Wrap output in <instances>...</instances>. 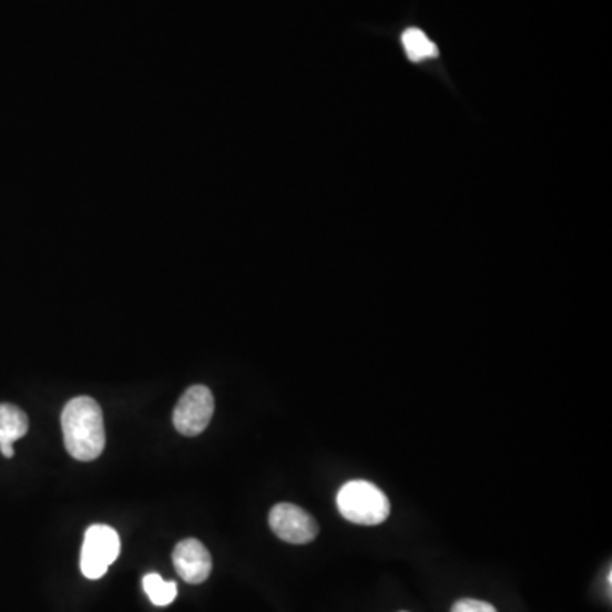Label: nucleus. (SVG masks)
Segmentation results:
<instances>
[{
    "instance_id": "f257e3e1",
    "label": "nucleus",
    "mask_w": 612,
    "mask_h": 612,
    "mask_svg": "<svg viewBox=\"0 0 612 612\" xmlns=\"http://www.w3.org/2000/svg\"><path fill=\"white\" fill-rule=\"evenodd\" d=\"M62 430L67 451L76 461H94L104 451V417L94 398L76 397L70 400L63 408Z\"/></svg>"
},
{
    "instance_id": "f03ea898",
    "label": "nucleus",
    "mask_w": 612,
    "mask_h": 612,
    "mask_svg": "<svg viewBox=\"0 0 612 612\" xmlns=\"http://www.w3.org/2000/svg\"><path fill=\"white\" fill-rule=\"evenodd\" d=\"M337 509L346 521L359 526H378L390 518L388 497L366 480L347 481L337 493Z\"/></svg>"
},
{
    "instance_id": "7ed1b4c3",
    "label": "nucleus",
    "mask_w": 612,
    "mask_h": 612,
    "mask_svg": "<svg viewBox=\"0 0 612 612\" xmlns=\"http://www.w3.org/2000/svg\"><path fill=\"white\" fill-rule=\"evenodd\" d=\"M121 541L110 526L95 524L85 531L81 553V570L85 579L98 580L106 575L108 569L120 557Z\"/></svg>"
},
{
    "instance_id": "20e7f679",
    "label": "nucleus",
    "mask_w": 612,
    "mask_h": 612,
    "mask_svg": "<svg viewBox=\"0 0 612 612\" xmlns=\"http://www.w3.org/2000/svg\"><path fill=\"white\" fill-rule=\"evenodd\" d=\"M215 414V398L212 390L203 385L191 387L174 408V426L187 438L200 436L212 422Z\"/></svg>"
},
{
    "instance_id": "39448f33",
    "label": "nucleus",
    "mask_w": 612,
    "mask_h": 612,
    "mask_svg": "<svg viewBox=\"0 0 612 612\" xmlns=\"http://www.w3.org/2000/svg\"><path fill=\"white\" fill-rule=\"evenodd\" d=\"M269 526L279 540L289 544L312 543L318 536L317 521L295 503L274 506L269 514Z\"/></svg>"
},
{
    "instance_id": "423d86ee",
    "label": "nucleus",
    "mask_w": 612,
    "mask_h": 612,
    "mask_svg": "<svg viewBox=\"0 0 612 612\" xmlns=\"http://www.w3.org/2000/svg\"><path fill=\"white\" fill-rule=\"evenodd\" d=\"M172 560H174L175 572L181 575V579L184 582L194 583V585L208 580L210 573H212V554H210L208 548L193 538L181 541L175 547Z\"/></svg>"
},
{
    "instance_id": "0eeeda50",
    "label": "nucleus",
    "mask_w": 612,
    "mask_h": 612,
    "mask_svg": "<svg viewBox=\"0 0 612 612\" xmlns=\"http://www.w3.org/2000/svg\"><path fill=\"white\" fill-rule=\"evenodd\" d=\"M30 430V420L21 408L11 404H0V452L6 458L14 456V445Z\"/></svg>"
},
{
    "instance_id": "6e6552de",
    "label": "nucleus",
    "mask_w": 612,
    "mask_h": 612,
    "mask_svg": "<svg viewBox=\"0 0 612 612\" xmlns=\"http://www.w3.org/2000/svg\"><path fill=\"white\" fill-rule=\"evenodd\" d=\"M401 44H404L408 60L414 63L436 59L439 53L438 47L419 28H408V30H405L404 34H401Z\"/></svg>"
},
{
    "instance_id": "1a4fd4ad",
    "label": "nucleus",
    "mask_w": 612,
    "mask_h": 612,
    "mask_svg": "<svg viewBox=\"0 0 612 612\" xmlns=\"http://www.w3.org/2000/svg\"><path fill=\"white\" fill-rule=\"evenodd\" d=\"M143 591L149 595L152 604L164 608L172 604L177 598V583L165 582L159 573H149L143 577Z\"/></svg>"
},
{
    "instance_id": "9d476101",
    "label": "nucleus",
    "mask_w": 612,
    "mask_h": 612,
    "mask_svg": "<svg viewBox=\"0 0 612 612\" xmlns=\"http://www.w3.org/2000/svg\"><path fill=\"white\" fill-rule=\"evenodd\" d=\"M451 612H497V609L490 602L459 599L452 604Z\"/></svg>"
},
{
    "instance_id": "9b49d317",
    "label": "nucleus",
    "mask_w": 612,
    "mask_h": 612,
    "mask_svg": "<svg viewBox=\"0 0 612 612\" xmlns=\"http://www.w3.org/2000/svg\"><path fill=\"white\" fill-rule=\"evenodd\" d=\"M401 612H407V611H401Z\"/></svg>"
}]
</instances>
